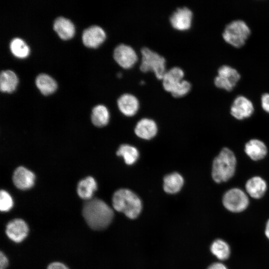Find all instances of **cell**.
<instances>
[{"instance_id": "6da1fadb", "label": "cell", "mask_w": 269, "mask_h": 269, "mask_svg": "<svg viewBox=\"0 0 269 269\" xmlns=\"http://www.w3.org/2000/svg\"><path fill=\"white\" fill-rule=\"evenodd\" d=\"M82 213L89 227L96 230L107 227L114 217L113 209L104 201L97 198L90 199L84 204Z\"/></svg>"}, {"instance_id": "7a4b0ae2", "label": "cell", "mask_w": 269, "mask_h": 269, "mask_svg": "<svg viewBox=\"0 0 269 269\" xmlns=\"http://www.w3.org/2000/svg\"><path fill=\"white\" fill-rule=\"evenodd\" d=\"M112 204L115 210L123 213L130 219L136 218L142 207L138 196L131 190L126 188L120 189L114 193Z\"/></svg>"}, {"instance_id": "3957f363", "label": "cell", "mask_w": 269, "mask_h": 269, "mask_svg": "<svg viewBox=\"0 0 269 269\" xmlns=\"http://www.w3.org/2000/svg\"><path fill=\"white\" fill-rule=\"evenodd\" d=\"M237 160L233 152L227 147L223 148L214 158L212 168V176L217 183L226 182L235 174Z\"/></svg>"}, {"instance_id": "277c9868", "label": "cell", "mask_w": 269, "mask_h": 269, "mask_svg": "<svg viewBox=\"0 0 269 269\" xmlns=\"http://www.w3.org/2000/svg\"><path fill=\"white\" fill-rule=\"evenodd\" d=\"M251 34L250 27L244 20L236 19L226 25L222 35L226 43L240 48L245 44Z\"/></svg>"}, {"instance_id": "5b68a950", "label": "cell", "mask_w": 269, "mask_h": 269, "mask_svg": "<svg viewBox=\"0 0 269 269\" xmlns=\"http://www.w3.org/2000/svg\"><path fill=\"white\" fill-rule=\"evenodd\" d=\"M140 70L142 72H152L155 77L161 80L166 71V59L157 52L147 47L140 49Z\"/></svg>"}, {"instance_id": "8992f818", "label": "cell", "mask_w": 269, "mask_h": 269, "mask_svg": "<svg viewBox=\"0 0 269 269\" xmlns=\"http://www.w3.org/2000/svg\"><path fill=\"white\" fill-rule=\"evenodd\" d=\"M240 78L241 75L236 69L228 65H222L218 69L214 84L218 88L231 91Z\"/></svg>"}, {"instance_id": "52a82bcc", "label": "cell", "mask_w": 269, "mask_h": 269, "mask_svg": "<svg viewBox=\"0 0 269 269\" xmlns=\"http://www.w3.org/2000/svg\"><path fill=\"white\" fill-rule=\"evenodd\" d=\"M222 202L226 209L234 213L244 211L249 204L248 195L244 191L238 188L228 190L223 195Z\"/></svg>"}, {"instance_id": "ba28073f", "label": "cell", "mask_w": 269, "mask_h": 269, "mask_svg": "<svg viewBox=\"0 0 269 269\" xmlns=\"http://www.w3.org/2000/svg\"><path fill=\"white\" fill-rule=\"evenodd\" d=\"M113 57L117 63L124 69L133 67L138 60V56L130 45L121 43L114 49Z\"/></svg>"}, {"instance_id": "9c48e42d", "label": "cell", "mask_w": 269, "mask_h": 269, "mask_svg": "<svg viewBox=\"0 0 269 269\" xmlns=\"http://www.w3.org/2000/svg\"><path fill=\"white\" fill-rule=\"evenodd\" d=\"M193 13L186 6L178 7L169 17V22L172 27L179 31L189 29L192 24Z\"/></svg>"}, {"instance_id": "30bf717a", "label": "cell", "mask_w": 269, "mask_h": 269, "mask_svg": "<svg viewBox=\"0 0 269 269\" xmlns=\"http://www.w3.org/2000/svg\"><path fill=\"white\" fill-rule=\"evenodd\" d=\"M254 112L252 102L247 97L238 95L234 100L230 108L231 115L238 120L251 117Z\"/></svg>"}, {"instance_id": "8fae6325", "label": "cell", "mask_w": 269, "mask_h": 269, "mask_svg": "<svg viewBox=\"0 0 269 269\" xmlns=\"http://www.w3.org/2000/svg\"><path fill=\"white\" fill-rule=\"evenodd\" d=\"M106 34L104 30L98 25H92L85 29L82 34V41L85 45L96 48L106 39Z\"/></svg>"}, {"instance_id": "7c38bea8", "label": "cell", "mask_w": 269, "mask_h": 269, "mask_svg": "<svg viewBox=\"0 0 269 269\" xmlns=\"http://www.w3.org/2000/svg\"><path fill=\"white\" fill-rule=\"evenodd\" d=\"M5 233L11 240L15 243H19L27 236L28 227L23 220L16 219L8 223Z\"/></svg>"}, {"instance_id": "4fadbf2b", "label": "cell", "mask_w": 269, "mask_h": 269, "mask_svg": "<svg viewBox=\"0 0 269 269\" xmlns=\"http://www.w3.org/2000/svg\"><path fill=\"white\" fill-rule=\"evenodd\" d=\"M184 72L178 66H174L166 70L161 79L164 90L171 93L183 80Z\"/></svg>"}, {"instance_id": "5bb4252c", "label": "cell", "mask_w": 269, "mask_h": 269, "mask_svg": "<svg viewBox=\"0 0 269 269\" xmlns=\"http://www.w3.org/2000/svg\"><path fill=\"white\" fill-rule=\"evenodd\" d=\"M119 110L128 117L134 116L138 111L139 103L138 99L131 93H124L117 100Z\"/></svg>"}, {"instance_id": "9a60e30c", "label": "cell", "mask_w": 269, "mask_h": 269, "mask_svg": "<svg viewBox=\"0 0 269 269\" xmlns=\"http://www.w3.org/2000/svg\"><path fill=\"white\" fill-rule=\"evenodd\" d=\"M13 182L16 187L21 190L30 188L34 183L35 175L24 167L17 168L13 174Z\"/></svg>"}, {"instance_id": "2e32d148", "label": "cell", "mask_w": 269, "mask_h": 269, "mask_svg": "<svg viewBox=\"0 0 269 269\" xmlns=\"http://www.w3.org/2000/svg\"><path fill=\"white\" fill-rule=\"evenodd\" d=\"M157 132V127L155 122L147 118H143L139 121L134 129L135 134L144 139L153 138Z\"/></svg>"}, {"instance_id": "e0dca14e", "label": "cell", "mask_w": 269, "mask_h": 269, "mask_svg": "<svg viewBox=\"0 0 269 269\" xmlns=\"http://www.w3.org/2000/svg\"><path fill=\"white\" fill-rule=\"evenodd\" d=\"M245 151L251 159L256 161L264 158L267 154L268 150L262 141L252 139L246 143Z\"/></svg>"}, {"instance_id": "ac0fdd59", "label": "cell", "mask_w": 269, "mask_h": 269, "mask_svg": "<svg viewBox=\"0 0 269 269\" xmlns=\"http://www.w3.org/2000/svg\"><path fill=\"white\" fill-rule=\"evenodd\" d=\"M245 188L248 194L253 198L262 197L266 192L267 185L266 181L260 176H254L246 182Z\"/></svg>"}, {"instance_id": "d6986e66", "label": "cell", "mask_w": 269, "mask_h": 269, "mask_svg": "<svg viewBox=\"0 0 269 269\" xmlns=\"http://www.w3.org/2000/svg\"><path fill=\"white\" fill-rule=\"evenodd\" d=\"M53 28L62 39L71 38L75 34V26L72 21L64 17H58L54 21Z\"/></svg>"}, {"instance_id": "ffe728a7", "label": "cell", "mask_w": 269, "mask_h": 269, "mask_svg": "<svg viewBox=\"0 0 269 269\" xmlns=\"http://www.w3.org/2000/svg\"><path fill=\"white\" fill-rule=\"evenodd\" d=\"M184 184V179L179 173L173 172L166 175L163 178V189L169 194L178 192Z\"/></svg>"}, {"instance_id": "44dd1931", "label": "cell", "mask_w": 269, "mask_h": 269, "mask_svg": "<svg viewBox=\"0 0 269 269\" xmlns=\"http://www.w3.org/2000/svg\"><path fill=\"white\" fill-rule=\"evenodd\" d=\"M18 83V78L14 72L10 70L2 71L0 75V89L2 92L14 91Z\"/></svg>"}, {"instance_id": "7402d4cb", "label": "cell", "mask_w": 269, "mask_h": 269, "mask_svg": "<svg viewBox=\"0 0 269 269\" xmlns=\"http://www.w3.org/2000/svg\"><path fill=\"white\" fill-rule=\"evenodd\" d=\"M97 183L91 176L81 180L77 186L78 195L83 199L90 200L97 189Z\"/></svg>"}, {"instance_id": "603a6c76", "label": "cell", "mask_w": 269, "mask_h": 269, "mask_svg": "<svg viewBox=\"0 0 269 269\" xmlns=\"http://www.w3.org/2000/svg\"><path fill=\"white\" fill-rule=\"evenodd\" d=\"M35 83L41 93L45 95L52 94L57 88V83L55 80L46 74L38 75L36 78Z\"/></svg>"}, {"instance_id": "cb8c5ba5", "label": "cell", "mask_w": 269, "mask_h": 269, "mask_svg": "<svg viewBox=\"0 0 269 269\" xmlns=\"http://www.w3.org/2000/svg\"><path fill=\"white\" fill-rule=\"evenodd\" d=\"M109 119V112L104 105H98L93 109L91 121L95 126L104 127L108 124Z\"/></svg>"}, {"instance_id": "d4e9b609", "label": "cell", "mask_w": 269, "mask_h": 269, "mask_svg": "<svg viewBox=\"0 0 269 269\" xmlns=\"http://www.w3.org/2000/svg\"><path fill=\"white\" fill-rule=\"evenodd\" d=\"M210 251L213 255L221 261L227 260L231 254V249L229 244L220 239L213 242L210 247Z\"/></svg>"}, {"instance_id": "484cf974", "label": "cell", "mask_w": 269, "mask_h": 269, "mask_svg": "<svg viewBox=\"0 0 269 269\" xmlns=\"http://www.w3.org/2000/svg\"><path fill=\"white\" fill-rule=\"evenodd\" d=\"M117 155L123 157L125 163L132 165L138 159L139 152L137 148L128 144H122L117 151Z\"/></svg>"}, {"instance_id": "4316f807", "label": "cell", "mask_w": 269, "mask_h": 269, "mask_svg": "<svg viewBox=\"0 0 269 269\" xmlns=\"http://www.w3.org/2000/svg\"><path fill=\"white\" fill-rule=\"evenodd\" d=\"M9 48L12 54L18 58H25L29 53L28 46L20 38L12 39L10 42Z\"/></svg>"}, {"instance_id": "83f0119b", "label": "cell", "mask_w": 269, "mask_h": 269, "mask_svg": "<svg viewBox=\"0 0 269 269\" xmlns=\"http://www.w3.org/2000/svg\"><path fill=\"white\" fill-rule=\"evenodd\" d=\"M191 83L187 80L183 79L170 94L174 98H181L188 94L191 91Z\"/></svg>"}, {"instance_id": "f1b7e54d", "label": "cell", "mask_w": 269, "mask_h": 269, "mask_svg": "<svg viewBox=\"0 0 269 269\" xmlns=\"http://www.w3.org/2000/svg\"><path fill=\"white\" fill-rule=\"evenodd\" d=\"M13 206V200L10 195L5 190L0 193V209L2 212H6L11 209Z\"/></svg>"}, {"instance_id": "f546056e", "label": "cell", "mask_w": 269, "mask_h": 269, "mask_svg": "<svg viewBox=\"0 0 269 269\" xmlns=\"http://www.w3.org/2000/svg\"><path fill=\"white\" fill-rule=\"evenodd\" d=\"M261 102L263 109L269 113V93H265L262 94Z\"/></svg>"}, {"instance_id": "4dcf8cb0", "label": "cell", "mask_w": 269, "mask_h": 269, "mask_svg": "<svg viewBox=\"0 0 269 269\" xmlns=\"http://www.w3.org/2000/svg\"><path fill=\"white\" fill-rule=\"evenodd\" d=\"M8 259L1 252L0 254V269H5L8 265Z\"/></svg>"}, {"instance_id": "1f68e13d", "label": "cell", "mask_w": 269, "mask_h": 269, "mask_svg": "<svg viewBox=\"0 0 269 269\" xmlns=\"http://www.w3.org/2000/svg\"><path fill=\"white\" fill-rule=\"evenodd\" d=\"M47 269H69L65 265L59 263L54 262L50 264Z\"/></svg>"}, {"instance_id": "d6a6232c", "label": "cell", "mask_w": 269, "mask_h": 269, "mask_svg": "<svg viewBox=\"0 0 269 269\" xmlns=\"http://www.w3.org/2000/svg\"><path fill=\"white\" fill-rule=\"evenodd\" d=\"M207 269H228L227 267L221 263H214L211 264Z\"/></svg>"}, {"instance_id": "836d02e7", "label": "cell", "mask_w": 269, "mask_h": 269, "mask_svg": "<svg viewBox=\"0 0 269 269\" xmlns=\"http://www.w3.org/2000/svg\"><path fill=\"white\" fill-rule=\"evenodd\" d=\"M265 235L269 239V219L267 221L265 230Z\"/></svg>"}]
</instances>
